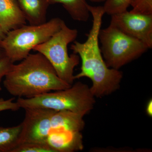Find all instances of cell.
<instances>
[{
  "mask_svg": "<svg viewBox=\"0 0 152 152\" xmlns=\"http://www.w3.org/2000/svg\"><path fill=\"white\" fill-rule=\"evenodd\" d=\"M84 116L69 111H56L52 116V129L62 128L73 132H81L85 126Z\"/></svg>",
  "mask_w": 152,
  "mask_h": 152,
  "instance_id": "7c38bea8",
  "label": "cell"
},
{
  "mask_svg": "<svg viewBox=\"0 0 152 152\" xmlns=\"http://www.w3.org/2000/svg\"><path fill=\"white\" fill-rule=\"evenodd\" d=\"M130 12L140 15H152V0H132Z\"/></svg>",
  "mask_w": 152,
  "mask_h": 152,
  "instance_id": "e0dca14e",
  "label": "cell"
},
{
  "mask_svg": "<svg viewBox=\"0 0 152 152\" xmlns=\"http://www.w3.org/2000/svg\"><path fill=\"white\" fill-rule=\"evenodd\" d=\"M91 2L94 3H101L105 2L106 0H89Z\"/></svg>",
  "mask_w": 152,
  "mask_h": 152,
  "instance_id": "603a6c76",
  "label": "cell"
},
{
  "mask_svg": "<svg viewBox=\"0 0 152 152\" xmlns=\"http://www.w3.org/2000/svg\"><path fill=\"white\" fill-rule=\"evenodd\" d=\"M147 114L150 117L152 116V100L149 101L147 105L146 109Z\"/></svg>",
  "mask_w": 152,
  "mask_h": 152,
  "instance_id": "ffe728a7",
  "label": "cell"
},
{
  "mask_svg": "<svg viewBox=\"0 0 152 152\" xmlns=\"http://www.w3.org/2000/svg\"><path fill=\"white\" fill-rule=\"evenodd\" d=\"M111 16L110 25L152 48V15H140L127 10Z\"/></svg>",
  "mask_w": 152,
  "mask_h": 152,
  "instance_id": "ba28073f",
  "label": "cell"
},
{
  "mask_svg": "<svg viewBox=\"0 0 152 152\" xmlns=\"http://www.w3.org/2000/svg\"><path fill=\"white\" fill-rule=\"evenodd\" d=\"M132 0H106L103 6L105 14L111 16L127 11Z\"/></svg>",
  "mask_w": 152,
  "mask_h": 152,
  "instance_id": "9a60e30c",
  "label": "cell"
},
{
  "mask_svg": "<svg viewBox=\"0 0 152 152\" xmlns=\"http://www.w3.org/2000/svg\"><path fill=\"white\" fill-rule=\"evenodd\" d=\"M12 152H54L48 144L44 143H23L19 144Z\"/></svg>",
  "mask_w": 152,
  "mask_h": 152,
  "instance_id": "2e32d148",
  "label": "cell"
},
{
  "mask_svg": "<svg viewBox=\"0 0 152 152\" xmlns=\"http://www.w3.org/2000/svg\"><path fill=\"white\" fill-rule=\"evenodd\" d=\"M6 57L4 50L0 46V60Z\"/></svg>",
  "mask_w": 152,
  "mask_h": 152,
  "instance_id": "44dd1931",
  "label": "cell"
},
{
  "mask_svg": "<svg viewBox=\"0 0 152 152\" xmlns=\"http://www.w3.org/2000/svg\"><path fill=\"white\" fill-rule=\"evenodd\" d=\"M6 34L4 32L2 29L1 27L0 26V41H1L4 38Z\"/></svg>",
  "mask_w": 152,
  "mask_h": 152,
  "instance_id": "7402d4cb",
  "label": "cell"
},
{
  "mask_svg": "<svg viewBox=\"0 0 152 152\" xmlns=\"http://www.w3.org/2000/svg\"><path fill=\"white\" fill-rule=\"evenodd\" d=\"M20 109V107L16 102H14V98L8 99L0 98V112L7 110L16 111Z\"/></svg>",
  "mask_w": 152,
  "mask_h": 152,
  "instance_id": "d6986e66",
  "label": "cell"
},
{
  "mask_svg": "<svg viewBox=\"0 0 152 152\" xmlns=\"http://www.w3.org/2000/svg\"><path fill=\"white\" fill-rule=\"evenodd\" d=\"M46 143L54 152H74L83 148L81 132L62 128L52 129L47 138Z\"/></svg>",
  "mask_w": 152,
  "mask_h": 152,
  "instance_id": "9c48e42d",
  "label": "cell"
},
{
  "mask_svg": "<svg viewBox=\"0 0 152 152\" xmlns=\"http://www.w3.org/2000/svg\"><path fill=\"white\" fill-rule=\"evenodd\" d=\"M30 25L42 24L46 22L47 10L49 4L48 0H16Z\"/></svg>",
  "mask_w": 152,
  "mask_h": 152,
  "instance_id": "8fae6325",
  "label": "cell"
},
{
  "mask_svg": "<svg viewBox=\"0 0 152 152\" xmlns=\"http://www.w3.org/2000/svg\"><path fill=\"white\" fill-rule=\"evenodd\" d=\"M101 53L109 68L120 70L137 59L149 49L141 41L110 25L99 33Z\"/></svg>",
  "mask_w": 152,
  "mask_h": 152,
  "instance_id": "8992f818",
  "label": "cell"
},
{
  "mask_svg": "<svg viewBox=\"0 0 152 152\" xmlns=\"http://www.w3.org/2000/svg\"><path fill=\"white\" fill-rule=\"evenodd\" d=\"M14 63L7 57H5L0 60V92L2 91V80L11 70Z\"/></svg>",
  "mask_w": 152,
  "mask_h": 152,
  "instance_id": "ac0fdd59",
  "label": "cell"
},
{
  "mask_svg": "<svg viewBox=\"0 0 152 152\" xmlns=\"http://www.w3.org/2000/svg\"><path fill=\"white\" fill-rule=\"evenodd\" d=\"M77 35V30L68 27L64 22L60 29L48 40L33 49L43 55L59 77L70 86L75 81L74 69L79 64L80 58L75 53L69 56L68 46L75 41Z\"/></svg>",
  "mask_w": 152,
  "mask_h": 152,
  "instance_id": "5b68a950",
  "label": "cell"
},
{
  "mask_svg": "<svg viewBox=\"0 0 152 152\" xmlns=\"http://www.w3.org/2000/svg\"><path fill=\"white\" fill-rule=\"evenodd\" d=\"M49 4H61L74 20L88 21L90 14L86 0H48Z\"/></svg>",
  "mask_w": 152,
  "mask_h": 152,
  "instance_id": "4fadbf2b",
  "label": "cell"
},
{
  "mask_svg": "<svg viewBox=\"0 0 152 152\" xmlns=\"http://www.w3.org/2000/svg\"><path fill=\"white\" fill-rule=\"evenodd\" d=\"M93 18L92 26L84 42L75 41L71 46L73 53L78 55L81 61L80 72L74 76L75 80L83 77L92 82L91 91L95 97L108 96L119 89L123 78L120 70L109 68L101 53L99 33L105 14L103 6L88 5Z\"/></svg>",
  "mask_w": 152,
  "mask_h": 152,
  "instance_id": "6da1fadb",
  "label": "cell"
},
{
  "mask_svg": "<svg viewBox=\"0 0 152 152\" xmlns=\"http://www.w3.org/2000/svg\"><path fill=\"white\" fill-rule=\"evenodd\" d=\"M26 24V19L16 0H0V26L7 34Z\"/></svg>",
  "mask_w": 152,
  "mask_h": 152,
  "instance_id": "30bf717a",
  "label": "cell"
},
{
  "mask_svg": "<svg viewBox=\"0 0 152 152\" xmlns=\"http://www.w3.org/2000/svg\"><path fill=\"white\" fill-rule=\"evenodd\" d=\"M24 110L25 118L21 123L22 130L19 144L31 142L46 143L52 129V116L56 110L41 108Z\"/></svg>",
  "mask_w": 152,
  "mask_h": 152,
  "instance_id": "52a82bcc",
  "label": "cell"
},
{
  "mask_svg": "<svg viewBox=\"0 0 152 152\" xmlns=\"http://www.w3.org/2000/svg\"><path fill=\"white\" fill-rule=\"evenodd\" d=\"M21 124L12 127L0 126V152H12L19 144Z\"/></svg>",
  "mask_w": 152,
  "mask_h": 152,
  "instance_id": "5bb4252c",
  "label": "cell"
},
{
  "mask_svg": "<svg viewBox=\"0 0 152 152\" xmlns=\"http://www.w3.org/2000/svg\"><path fill=\"white\" fill-rule=\"evenodd\" d=\"M64 22L56 18L42 24L23 25L7 33L0 41V46L12 62L22 61L35 47L43 43L58 31Z\"/></svg>",
  "mask_w": 152,
  "mask_h": 152,
  "instance_id": "277c9868",
  "label": "cell"
},
{
  "mask_svg": "<svg viewBox=\"0 0 152 152\" xmlns=\"http://www.w3.org/2000/svg\"><path fill=\"white\" fill-rule=\"evenodd\" d=\"M3 85L10 94L18 98L34 97L71 86L59 77L51 64L38 52L29 54L18 64H14Z\"/></svg>",
  "mask_w": 152,
  "mask_h": 152,
  "instance_id": "7a4b0ae2",
  "label": "cell"
},
{
  "mask_svg": "<svg viewBox=\"0 0 152 152\" xmlns=\"http://www.w3.org/2000/svg\"><path fill=\"white\" fill-rule=\"evenodd\" d=\"M16 102L20 108L69 111L85 116L94 109L96 101L90 87L77 82L65 89L45 93L33 98H18Z\"/></svg>",
  "mask_w": 152,
  "mask_h": 152,
  "instance_id": "3957f363",
  "label": "cell"
}]
</instances>
